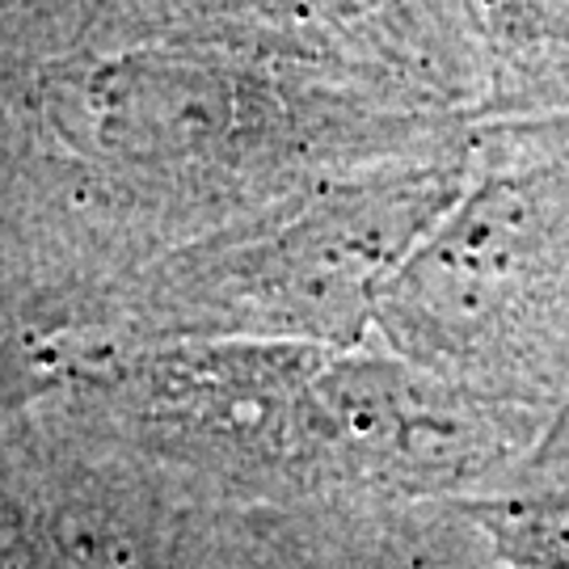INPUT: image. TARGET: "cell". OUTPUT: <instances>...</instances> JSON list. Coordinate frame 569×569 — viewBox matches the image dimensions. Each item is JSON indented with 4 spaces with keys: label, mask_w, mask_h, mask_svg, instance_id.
Instances as JSON below:
<instances>
[{
    "label": "cell",
    "mask_w": 569,
    "mask_h": 569,
    "mask_svg": "<svg viewBox=\"0 0 569 569\" xmlns=\"http://www.w3.org/2000/svg\"><path fill=\"white\" fill-rule=\"evenodd\" d=\"M164 472L63 397L0 427V569H161Z\"/></svg>",
    "instance_id": "1"
},
{
    "label": "cell",
    "mask_w": 569,
    "mask_h": 569,
    "mask_svg": "<svg viewBox=\"0 0 569 569\" xmlns=\"http://www.w3.org/2000/svg\"><path fill=\"white\" fill-rule=\"evenodd\" d=\"M161 569H350L321 531L249 507L173 510Z\"/></svg>",
    "instance_id": "2"
},
{
    "label": "cell",
    "mask_w": 569,
    "mask_h": 569,
    "mask_svg": "<svg viewBox=\"0 0 569 569\" xmlns=\"http://www.w3.org/2000/svg\"><path fill=\"white\" fill-rule=\"evenodd\" d=\"M136 0H0V81L89 42L127 34Z\"/></svg>",
    "instance_id": "3"
},
{
    "label": "cell",
    "mask_w": 569,
    "mask_h": 569,
    "mask_svg": "<svg viewBox=\"0 0 569 569\" xmlns=\"http://www.w3.org/2000/svg\"><path fill=\"white\" fill-rule=\"evenodd\" d=\"M493 545L510 561L528 569H569V502H519V507H489L477 515Z\"/></svg>",
    "instance_id": "4"
},
{
    "label": "cell",
    "mask_w": 569,
    "mask_h": 569,
    "mask_svg": "<svg viewBox=\"0 0 569 569\" xmlns=\"http://www.w3.org/2000/svg\"><path fill=\"white\" fill-rule=\"evenodd\" d=\"M60 388V367L30 333L0 326V427Z\"/></svg>",
    "instance_id": "5"
}]
</instances>
